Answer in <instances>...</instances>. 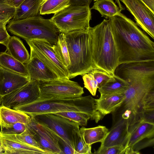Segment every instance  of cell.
Listing matches in <instances>:
<instances>
[{
    "mask_svg": "<svg viewBox=\"0 0 154 154\" xmlns=\"http://www.w3.org/2000/svg\"><path fill=\"white\" fill-rule=\"evenodd\" d=\"M124 93L100 94V97L95 99L97 110L104 116L113 112L124 100Z\"/></svg>",
    "mask_w": 154,
    "mask_h": 154,
    "instance_id": "d6986e66",
    "label": "cell"
},
{
    "mask_svg": "<svg viewBox=\"0 0 154 154\" xmlns=\"http://www.w3.org/2000/svg\"><path fill=\"white\" fill-rule=\"evenodd\" d=\"M0 138L4 154H48L41 149L21 141L17 139L15 134L0 132Z\"/></svg>",
    "mask_w": 154,
    "mask_h": 154,
    "instance_id": "9a60e30c",
    "label": "cell"
},
{
    "mask_svg": "<svg viewBox=\"0 0 154 154\" xmlns=\"http://www.w3.org/2000/svg\"><path fill=\"white\" fill-rule=\"evenodd\" d=\"M1 104V100H0V104Z\"/></svg>",
    "mask_w": 154,
    "mask_h": 154,
    "instance_id": "bcb514c9",
    "label": "cell"
},
{
    "mask_svg": "<svg viewBox=\"0 0 154 154\" xmlns=\"http://www.w3.org/2000/svg\"><path fill=\"white\" fill-rule=\"evenodd\" d=\"M65 34L70 61V65L67 68L69 79L82 76L95 69L92 60L89 29Z\"/></svg>",
    "mask_w": 154,
    "mask_h": 154,
    "instance_id": "5b68a950",
    "label": "cell"
},
{
    "mask_svg": "<svg viewBox=\"0 0 154 154\" xmlns=\"http://www.w3.org/2000/svg\"><path fill=\"white\" fill-rule=\"evenodd\" d=\"M154 137V124L142 120L129 133L125 149L130 148L138 151L144 147L153 145Z\"/></svg>",
    "mask_w": 154,
    "mask_h": 154,
    "instance_id": "5bb4252c",
    "label": "cell"
},
{
    "mask_svg": "<svg viewBox=\"0 0 154 154\" xmlns=\"http://www.w3.org/2000/svg\"><path fill=\"white\" fill-rule=\"evenodd\" d=\"M58 136L59 144L61 151V154H75L74 149L62 138L58 135Z\"/></svg>",
    "mask_w": 154,
    "mask_h": 154,
    "instance_id": "8d00e7d4",
    "label": "cell"
},
{
    "mask_svg": "<svg viewBox=\"0 0 154 154\" xmlns=\"http://www.w3.org/2000/svg\"><path fill=\"white\" fill-rule=\"evenodd\" d=\"M7 22L0 23V44L5 45L11 36L8 32L6 28Z\"/></svg>",
    "mask_w": 154,
    "mask_h": 154,
    "instance_id": "74e56055",
    "label": "cell"
},
{
    "mask_svg": "<svg viewBox=\"0 0 154 154\" xmlns=\"http://www.w3.org/2000/svg\"><path fill=\"white\" fill-rule=\"evenodd\" d=\"M91 145L85 143L79 130L76 133L74 141L75 154H91Z\"/></svg>",
    "mask_w": 154,
    "mask_h": 154,
    "instance_id": "f546056e",
    "label": "cell"
},
{
    "mask_svg": "<svg viewBox=\"0 0 154 154\" xmlns=\"http://www.w3.org/2000/svg\"><path fill=\"white\" fill-rule=\"evenodd\" d=\"M139 151H134L132 148H127L125 149L124 154H140Z\"/></svg>",
    "mask_w": 154,
    "mask_h": 154,
    "instance_id": "ee69618b",
    "label": "cell"
},
{
    "mask_svg": "<svg viewBox=\"0 0 154 154\" xmlns=\"http://www.w3.org/2000/svg\"><path fill=\"white\" fill-rule=\"evenodd\" d=\"M128 87L126 81L115 75L98 88V91L100 94L124 93Z\"/></svg>",
    "mask_w": 154,
    "mask_h": 154,
    "instance_id": "484cf974",
    "label": "cell"
},
{
    "mask_svg": "<svg viewBox=\"0 0 154 154\" xmlns=\"http://www.w3.org/2000/svg\"><path fill=\"white\" fill-rule=\"evenodd\" d=\"M109 130L106 127L99 125L94 128H86L82 127L79 129V131L85 143L91 145L100 142L104 139Z\"/></svg>",
    "mask_w": 154,
    "mask_h": 154,
    "instance_id": "603a6c76",
    "label": "cell"
},
{
    "mask_svg": "<svg viewBox=\"0 0 154 154\" xmlns=\"http://www.w3.org/2000/svg\"><path fill=\"white\" fill-rule=\"evenodd\" d=\"M92 0H71V5L85 6L90 5Z\"/></svg>",
    "mask_w": 154,
    "mask_h": 154,
    "instance_id": "ab89813d",
    "label": "cell"
},
{
    "mask_svg": "<svg viewBox=\"0 0 154 154\" xmlns=\"http://www.w3.org/2000/svg\"><path fill=\"white\" fill-rule=\"evenodd\" d=\"M3 150L2 147V143L0 138V154L3 153Z\"/></svg>",
    "mask_w": 154,
    "mask_h": 154,
    "instance_id": "f6af8a7d",
    "label": "cell"
},
{
    "mask_svg": "<svg viewBox=\"0 0 154 154\" xmlns=\"http://www.w3.org/2000/svg\"><path fill=\"white\" fill-rule=\"evenodd\" d=\"M128 84L125 98L113 112V123L123 119L128 123L131 132L142 120L144 109L154 108V74L142 66L131 67L121 75Z\"/></svg>",
    "mask_w": 154,
    "mask_h": 154,
    "instance_id": "6da1fadb",
    "label": "cell"
},
{
    "mask_svg": "<svg viewBox=\"0 0 154 154\" xmlns=\"http://www.w3.org/2000/svg\"><path fill=\"white\" fill-rule=\"evenodd\" d=\"M52 47L62 63L67 68L70 65V61L65 34L60 33L56 44Z\"/></svg>",
    "mask_w": 154,
    "mask_h": 154,
    "instance_id": "83f0119b",
    "label": "cell"
},
{
    "mask_svg": "<svg viewBox=\"0 0 154 154\" xmlns=\"http://www.w3.org/2000/svg\"><path fill=\"white\" fill-rule=\"evenodd\" d=\"M89 32L91 36L92 60L95 69L114 75L119 65L118 50L110 19H104Z\"/></svg>",
    "mask_w": 154,
    "mask_h": 154,
    "instance_id": "277c9868",
    "label": "cell"
},
{
    "mask_svg": "<svg viewBox=\"0 0 154 154\" xmlns=\"http://www.w3.org/2000/svg\"><path fill=\"white\" fill-rule=\"evenodd\" d=\"M122 7L120 3L117 5L113 0H97L90 9L97 11L102 17L109 19L118 15L123 10Z\"/></svg>",
    "mask_w": 154,
    "mask_h": 154,
    "instance_id": "d4e9b609",
    "label": "cell"
},
{
    "mask_svg": "<svg viewBox=\"0 0 154 154\" xmlns=\"http://www.w3.org/2000/svg\"><path fill=\"white\" fill-rule=\"evenodd\" d=\"M91 72L97 83L98 88L112 78L114 75L97 69H93Z\"/></svg>",
    "mask_w": 154,
    "mask_h": 154,
    "instance_id": "d6a6232c",
    "label": "cell"
},
{
    "mask_svg": "<svg viewBox=\"0 0 154 154\" xmlns=\"http://www.w3.org/2000/svg\"><path fill=\"white\" fill-rule=\"evenodd\" d=\"M15 10L16 8L11 5L7 0H0V15L14 16Z\"/></svg>",
    "mask_w": 154,
    "mask_h": 154,
    "instance_id": "d590c367",
    "label": "cell"
},
{
    "mask_svg": "<svg viewBox=\"0 0 154 154\" xmlns=\"http://www.w3.org/2000/svg\"><path fill=\"white\" fill-rule=\"evenodd\" d=\"M71 5V0H43L39 14L57 13Z\"/></svg>",
    "mask_w": 154,
    "mask_h": 154,
    "instance_id": "4316f807",
    "label": "cell"
},
{
    "mask_svg": "<svg viewBox=\"0 0 154 154\" xmlns=\"http://www.w3.org/2000/svg\"><path fill=\"white\" fill-rule=\"evenodd\" d=\"M5 51L16 60L26 64L29 61L30 56L22 41L17 37L11 36L5 45Z\"/></svg>",
    "mask_w": 154,
    "mask_h": 154,
    "instance_id": "44dd1931",
    "label": "cell"
},
{
    "mask_svg": "<svg viewBox=\"0 0 154 154\" xmlns=\"http://www.w3.org/2000/svg\"><path fill=\"white\" fill-rule=\"evenodd\" d=\"M53 114L72 121L77 124L79 126H86L88 120L91 119V117L89 115L82 112L66 111L59 112Z\"/></svg>",
    "mask_w": 154,
    "mask_h": 154,
    "instance_id": "f1b7e54d",
    "label": "cell"
},
{
    "mask_svg": "<svg viewBox=\"0 0 154 154\" xmlns=\"http://www.w3.org/2000/svg\"><path fill=\"white\" fill-rule=\"evenodd\" d=\"M35 54L61 79H69L68 70L54 50L52 46L44 40H26Z\"/></svg>",
    "mask_w": 154,
    "mask_h": 154,
    "instance_id": "30bf717a",
    "label": "cell"
},
{
    "mask_svg": "<svg viewBox=\"0 0 154 154\" xmlns=\"http://www.w3.org/2000/svg\"><path fill=\"white\" fill-rule=\"evenodd\" d=\"M93 0L94 1H96L97 0Z\"/></svg>",
    "mask_w": 154,
    "mask_h": 154,
    "instance_id": "7dc6e473",
    "label": "cell"
},
{
    "mask_svg": "<svg viewBox=\"0 0 154 154\" xmlns=\"http://www.w3.org/2000/svg\"><path fill=\"white\" fill-rule=\"evenodd\" d=\"M125 146L123 145H117L107 147H99L95 151L94 154H124Z\"/></svg>",
    "mask_w": 154,
    "mask_h": 154,
    "instance_id": "836d02e7",
    "label": "cell"
},
{
    "mask_svg": "<svg viewBox=\"0 0 154 154\" xmlns=\"http://www.w3.org/2000/svg\"><path fill=\"white\" fill-rule=\"evenodd\" d=\"M29 78L0 66V97L26 85Z\"/></svg>",
    "mask_w": 154,
    "mask_h": 154,
    "instance_id": "e0dca14e",
    "label": "cell"
},
{
    "mask_svg": "<svg viewBox=\"0 0 154 154\" xmlns=\"http://www.w3.org/2000/svg\"><path fill=\"white\" fill-rule=\"evenodd\" d=\"M0 66L13 72L29 78L25 64L16 60L5 51L0 53Z\"/></svg>",
    "mask_w": 154,
    "mask_h": 154,
    "instance_id": "cb8c5ba5",
    "label": "cell"
},
{
    "mask_svg": "<svg viewBox=\"0 0 154 154\" xmlns=\"http://www.w3.org/2000/svg\"><path fill=\"white\" fill-rule=\"evenodd\" d=\"M26 129V124L20 122L14 123L9 126L1 128L0 132L8 134H20Z\"/></svg>",
    "mask_w": 154,
    "mask_h": 154,
    "instance_id": "1f68e13d",
    "label": "cell"
},
{
    "mask_svg": "<svg viewBox=\"0 0 154 154\" xmlns=\"http://www.w3.org/2000/svg\"><path fill=\"white\" fill-rule=\"evenodd\" d=\"M14 16L11 15H0V23L7 22L13 18Z\"/></svg>",
    "mask_w": 154,
    "mask_h": 154,
    "instance_id": "b9f144b4",
    "label": "cell"
},
{
    "mask_svg": "<svg viewBox=\"0 0 154 154\" xmlns=\"http://www.w3.org/2000/svg\"><path fill=\"white\" fill-rule=\"evenodd\" d=\"M43 0H25L17 8L12 19L20 20L37 16L39 14Z\"/></svg>",
    "mask_w": 154,
    "mask_h": 154,
    "instance_id": "7402d4cb",
    "label": "cell"
},
{
    "mask_svg": "<svg viewBox=\"0 0 154 154\" xmlns=\"http://www.w3.org/2000/svg\"><path fill=\"white\" fill-rule=\"evenodd\" d=\"M15 135L17 139L21 141L41 149L39 144L33 137L26 129L22 133Z\"/></svg>",
    "mask_w": 154,
    "mask_h": 154,
    "instance_id": "e575fe53",
    "label": "cell"
},
{
    "mask_svg": "<svg viewBox=\"0 0 154 154\" xmlns=\"http://www.w3.org/2000/svg\"><path fill=\"white\" fill-rule=\"evenodd\" d=\"M30 119V116L23 112L3 106H0L1 128L7 127L17 122L26 124Z\"/></svg>",
    "mask_w": 154,
    "mask_h": 154,
    "instance_id": "ffe728a7",
    "label": "cell"
},
{
    "mask_svg": "<svg viewBox=\"0 0 154 154\" xmlns=\"http://www.w3.org/2000/svg\"><path fill=\"white\" fill-rule=\"evenodd\" d=\"M12 6L16 8L18 7L25 0H7Z\"/></svg>",
    "mask_w": 154,
    "mask_h": 154,
    "instance_id": "7bdbcfd3",
    "label": "cell"
},
{
    "mask_svg": "<svg viewBox=\"0 0 154 154\" xmlns=\"http://www.w3.org/2000/svg\"><path fill=\"white\" fill-rule=\"evenodd\" d=\"M129 135L128 122L122 119L113 125L100 147L123 145L125 147Z\"/></svg>",
    "mask_w": 154,
    "mask_h": 154,
    "instance_id": "ac0fdd59",
    "label": "cell"
},
{
    "mask_svg": "<svg viewBox=\"0 0 154 154\" xmlns=\"http://www.w3.org/2000/svg\"><path fill=\"white\" fill-rule=\"evenodd\" d=\"M26 130L34 137L40 148L48 154H61L58 135L44 125L31 117L26 124Z\"/></svg>",
    "mask_w": 154,
    "mask_h": 154,
    "instance_id": "8fae6325",
    "label": "cell"
},
{
    "mask_svg": "<svg viewBox=\"0 0 154 154\" xmlns=\"http://www.w3.org/2000/svg\"><path fill=\"white\" fill-rule=\"evenodd\" d=\"M154 14V0H140Z\"/></svg>",
    "mask_w": 154,
    "mask_h": 154,
    "instance_id": "60d3db41",
    "label": "cell"
},
{
    "mask_svg": "<svg viewBox=\"0 0 154 154\" xmlns=\"http://www.w3.org/2000/svg\"><path fill=\"white\" fill-rule=\"evenodd\" d=\"M91 14L89 5H71L55 14L50 19L60 33L66 34L75 30L88 29Z\"/></svg>",
    "mask_w": 154,
    "mask_h": 154,
    "instance_id": "52a82bcc",
    "label": "cell"
},
{
    "mask_svg": "<svg viewBox=\"0 0 154 154\" xmlns=\"http://www.w3.org/2000/svg\"><path fill=\"white\" fill-rule=\"evenodd\" d=\"M14 109L32 117L45 113H54L66 111L85 113L96 122L104 117L97 109L95 99L91 95L75 97L39 98L29 104Z\"/></svg>",
    "mask_w": 154,
    "mask_h": 154,
    "instance_id": "3957f363",
    "label": "cell"
},
{
    "mask_svg": "<svg viewBox=\"0 0 154 154\" xmlns=\"http://www.w3.org/2000/svg\"><path fill=\"white\" fill-rule=\"evenodd\" d=\"M131 14L136 23L154 39V14L140 0H120Z\"/></svg>",
    "mask_w": 154,
    "mask_h": 154,
    "instance_id": "4fadbf2b",
    "label": "cell"
},
{
    "mask_svg": "<svg viewBox=\"0 0 154 154\" xmlns=\"http://www.w3.org/2000/svg\"><path fill=\"white\" fill-rule=\"evenodd\" d=\"M32 117L51 130L74 149L75 134L79 130V126L77 124L53 113L42 114Z\"/></svg>",
    "mask_w": 154,
    "mask_h": 154,
    "instance_id": "ba28073f",
    "label": "cell"
},
{
    "mask_svg": "<svg viewBox=\"0 0 154 154\" xmlns=\"http://www.w3.org/2000/svg\"><path fill=\"white\" fill-rule=\"evenodd\" d=\"M38 82L40 98L79 97L84 93L83 88L69 79L39 81Z\"/></svg>",
    "mask_w": 154,
    "mask_h": 154,
    "instance_id": "9c48e42d",
    "label": "cell"
},
{
    "mask_svg": "<svg viewBox=\"0 0 154 154\" xmlns=\"http://www.w3.org/2000/svg\"><path fill=\"white\" fill-rule=\"evenodd\" d=\"M30 49V59L25 64L30 81H44L60 79L58 75L50 69Z\"/></svg>",
    "mask_w": 154,
    "mask_h": 154,
    "instance_id": "2e32d148",
    "label": "cell"
},
{
    "mask_svg": "<svg viewBox=\"0 0 154 154\" xmlns=\"http://www.w3.org/2000/svg\"><path fill=\"white\" fill-rule=\"evenodd\" d=\"M40 96L38 81H30L23 86L0 97L1 106L14 109L33 102Z\"/></svg>",
    "mask_w": 154,
    "mask_h": 154,
    "instance_id": "7c38bea8",
    "label": "cell"
},
{
    "mask_svg": "<svg viewBox=\"0 0 154 154\" xmlns=\"http://www.w3.org/2000/svg\"><path fill=\"white\" fill-rule=\"evenodd\" d=\"M6 27L11 34L25 40H41L53 46L56 44L60 32L50 19L39 15L20 20L11 19Z\"/></svg>",
    "mask_w": 154,
    "mask_h": 154,
    "instance_id": "8992f818",
    "label": "cell"
},
{
    "mask_svg": "<svg viewBox=\"0 0 154 154\" xmlns=\"http://www.w3.org/2000/svg\"><path fill=\"white\" fill-rule=\"evenodd\" d=\"M142 120L154 124V108L143 109L142 112Z\"/></svg>",
    "mask_w": 154,
    "mask_h": 154,
    "instance_id": "f35d334b",
    "label": "cell"
},
{
    "mask_svg": "<svg viewBox=\"0 0 154 154\" xmlns=\"http://www.w3.org/2000/svg\"><path fill=\"white\" fill-rule=\"evenodd\" d=\"M109 19L119 65L154 61V43L135 23L121 12Z\"/></svg>",
    "mask_w": 154,
    "mask_h": 154,
    "instance_id": "7a4b0ae2",
    "label": "cell"
},
{
    "mask_svg": "<svg viewBox=\"0 0 154 154\" xmlns=\"http://www.w3.org/2000/svg\"><path fill=\"white\" fill-rule=\"evenodd\" d=\"M84 87L93 96L95 95L98 87L97 83L93 75L89 72L82 75Z\"/></svg>",
    "mask_w": 154,
    "mask_h": 154,
    "instance_id": "4dcf8cb0",
    "label": "cell"
}]
</instances>
